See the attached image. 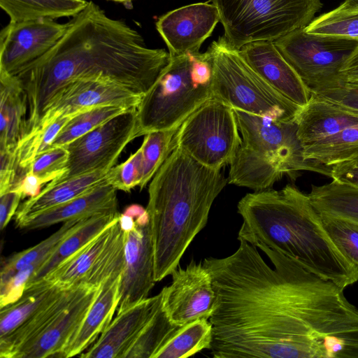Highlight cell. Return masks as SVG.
I'll return each instance as SVG.
<instances>
[{"mask_svg": "<svg viewBox=\"0 0 358 358\" xmlns=\"http://www.w3.org/2000/svg\"><path fill=\"white\" fill-rule=\"evenodd\" d=\"M224 258L208 257L217 296L209 320L215 358H303L322 318L317 277L264 245L241 240Z\"/></svg>", "mask_w": 358, "mask_h": 358, "instance_id": "1", "label": "cell"}, {"mask_svg": "<svg viewBox=\"0 0 358 358\" xmlns=\"http://www.w3.org/2000/svg\"><path fill=\"white\" fill-rule=\"evenodd\" d=\"M67 23L51 50L14 76L27 97L24 136L34 130L53 96L68 83L106 81L143 96L170 62L169 52L148 48L136 30L110 17L92 1Z\"/></svg>", "mask_w": 358, "mask_h": 358, "instance_id": "2", "label": "cell"}, {"mask_svg": "<svg viewBox=\"0 0 358 358\" xmlns=\"http://www.w3.org/2000/svg\"><path fill=\"white\" fill-rule=\"evenodd\" d=\"M238 240L264 245L343 289L358 281V268L333 243L308 194L293 185L249 193L238 203Z\"/></svg>", "mask_w": 358, "mask_h": 358, "instance_id": "3", "label": "cell"}, {"mask_svg": "<svg viewBox=\"0 0 358 358\" xmlns=\"http://www.w3.org/2000/svg\"><path fill=\"white\" fill-rule=\"evenodd\" d=\"M228 183L176 146L151 180L146 210L154 248L155 280L178 267L195 236L206 227L211 206Z\"/></svg>", "mask_w": 358, "mask_h": 358, "instance_id": "4", "label": "cell"}, {"mask_svg": "<svg viewBox=\"0 0 358 358\" xmlns=\"http://www.w3.org/2000/svg\"><path fill=\"white\" fill-rule=\"evenodd\" d=\"M213 69V98L235 110L275 120H296L302 107L267 83L224 36L214 41L206 51Z\"/></svg>", "mask_w": 358, "mask_h": 358, "instance_id": "5", "label": "cell"}, {"mask_svg": "<svg viewBox=\"0 0 358 358\" xmlns=\"http://www.w3.org/2000/svg\"><path fill=\"white\" fill-rule=\"evenodd\" d=\"M196 53V52H195ZM194 53L171 56L151 89L136 109L135 137L177 129L201 106L213 98L212 80L192 69Z\"/></svg>", "mask_w": 358, "mask_h": 358, "instance_id": "6", "label": "cell"}, {"mask_svg": "<svg viewBox=\"0 0 358 358\" xmlns=\"http://www.w3.org/2000/svg\"><path fill=\"white\" fill-rule=\"evenodd\" d=\"M210 1L219 11L224 38L238 50L253 41H274L306 27L322 6L320 0Z\"/></svg>", "mask_w": 358, "mask_h": 358, "instance_id": "7", "label": "cell"}, {"mask_svg": "<svg viewBox=\"0 0 358 358\" xmlns=\"http://www.w3.org/2000/svg\"><path fill=\"white\" fill-rule=\"evenodd\" d=\"M273 43L314 94L345 83L341 70L358 46L357 40L310 34L303 28L294 29Z\"/></svg>", "mask_w": 358, "mask_h": 358, "instance_id": "8", "label": "cell"}, {"mask_svg": "<svg viewBox=\"0 0 358 358\" xmlns=\"http://www.w3.org/2000/svg\"><path fill=\"white\" fill-rule=\"evenodd\" d=\"M240 134L233 108L212 98L180 125L175 140L198 162L221 170L235 157L242 143Z\"/></svg>", "mask_w": 358, "mask_h": 358, "instance_id": "9", "label": "cell"}, {"mask_svg": "<svg viewBox=\"0 0 358 358\" xmlns=\"http://www.w3.org/2000/svg\"><path fill=\"white\" fill-rule=\"evenodd\" d=\"M233 110L242 144L277 164L285 174L294 178L299 171H308L331 177V167L305 158L296 119L282 121Z\"/></svg>", "mask_w": 358, "mask_h": 358, "instance_id": "10", "label": "cell"}, {"mask_svg": "<svg viewBox=\"0 0 358 358\" xmlns=\"http://www.w3.org/2000/svg\"><path fill=\"white\" fill-rule=\"evenodd\" d=\"M136 109L128 110L100 124L66 146V172L56 183L87 173L110 170L136 138Z\"/></svg>", "mask_w": 358, "mask_h": 358, "instance_id": "11", "label": "cell"}, {"mask_svg": "<svg viewBox=\"0 0 358 358\" xmlns=\"http://www.w3.org/2000/svg\"><path fill=\"white\" fill-rule=\"evenodd\" d=\"M172 282L162 289V304L171 321L182 325L208 319L215 310L217 296L212 277L201 262L192 260L171 273Z\"/></svg>", "mask_w": 358, "mask_h": 358, "instance_id": "12", "label": "cell"}, {"mask_svg": "<svg viewBox=\"0 0 358 358\" xmlns=\"http://www.w3.org/2000/svg\"><path fill=\"white\" fill-rule=\"evenodd\" d=\"M142 97L113 83L76 80L64 85L53 96L29 134L44 129L60 117L76 115L99 106H115L129 110L136 109Z\"/></svg>", "mask_w": 358, "mask_h": 358, "instance_id": "13", "label": "cell"}, {"mask_svg": "<svg viewBox=\"0 0 358 358\" xmlns=\"http://www.w3.org/2000/svg\"><path fill=\"white\" fill-rule=\"evenodd\" d=\"M67 25L50 19L10 21L0 33V74L14 76L42 57L63 36Z\"/></svg>", "mask_w": 358, "mask_h": 358, "instance_id": "14", "label": "cell"}, {"mask_svg": "<svg viewBox=\"0 0 358 358\" xmlns=\"http://www.w3.org/2000/svg\"><path fill=\"white\" fill-rule=\"evenodd\" d=\"M135 220V228L124 231V264L117 313L148 298L156 282L150 217L145 215Z\"/></svg>", "mask_w": 358, "mask_h": 358, "instance_id": "15", "label": "cell"}, {"mask_svg": "<svg viewBox=\"0 0 358 358\" xmlns=\"http://www.w3.org/2000/svg\"><path fill=\"white\" fill-rule=\"evenodd\" d=\"M220 22L217 8L208 2L187 5L161 16L156 28L171 56L199 52Z\"/></svg>", "mask_w": 358, "mask_h": 358, "instance_id": "16", "label": "cell"}, {"mask_svg": "<svg viewBox=\"0 0 358 358\" xmlns=\"http://www.w3.org/2000/svg\"><path fill=\"white\" fill-rule=\"evenodd\" d=\"M162 291L117 313L108 327L85 352L84 358H125L146 324L161 306Z\"/></svg>", "mask_w": 358, "mask_h": 358, "instance_id": "17", "label": "cell"}, {"mask_svg": "<svg viewBox=\"0 0 358 358\" xmlns=\"http://www.w3.org/2000/svg\"><path fill=\"white\" fill-rule=\"evenodd\" d=\"M239 52L250 67L275 90L300 107L308 103L312 92L273 41L250 42Z\"/></svg>", "mask_w": 358, "mask_h": 358, "instance_id": "18", "label": "cell"}, {"mask_svg": "<svg viewBox=\"0 0 358 358\" xmlns=\"http://www.w3.org/2000/svg\"><path fill=\"white\" fill-rule=\"evenodd\" d=\"M100 288L85 284L75 299L15 358L59 357L82 324Z\"/></svg>", "mask_w": 358, "mask_h": 358, "instance_id": "19", "label": "cell"}, {"mask_svg": "<svg viewBox=\"0 0 358 358\" xmlns=\"http://www.w3.org/2000/svg\"><path fill=\"white\" fill-rule=\"evenodd\" d=\"M117 189L106 179L90 192L26 220L17 227L37 229L66 221L117 210Z\"/></svg>", "mask_w": 358, "mask_h": 358, "instance_id": "20", "label": "cell"}, {"mask_svg": "<svg viewBox=\"0 0 358 358\" xmlns=\"http://www.w3.org/2000/svg\"><path fill=\"white\" fill-rule=\"evenodd\" d=\"M121 275L112 274L101 285L82 324L59 357L79 356L108 327L119 304Z\"/></svg>", "mask_w": 358, "mask_h": 358, "instance_id": "21", "label": "cell"}, {"mask_svg": "<svg viewBox=\"0 0 358 358\" xmlns=\"http://www.w3.org/2000/svg\"><path fill=\"white\" fill-rule=\"evenodd\" d=\"M297 134L306 145L358 125V113L312 93L296 117Z\"/></svg>", "mask_w": 358, "mask_h": 358, "instance_id": "22", "label": "cell"}, {"mask_svg": "<svg viewBox=\"0 0 358 358\" xmlns=\"http://www.w3.org/2000/svg\"><path fill=\"white\" fill-rule=\"evenodd\" d=\"M108 171L99 170L59 182H48L38 195L20 206L15 214L16 225L90 192L106 180Z\"/></svg>", "mask_w": 358, "mask_h": 358, "instance_id": "23", "label": "cell"}, {"mask_svg": "<svg viewBox=\"0 0 358 358\" xmlns=\"http://www.w3.org/2000/svg\"><path fill=\"white\" fill-rule=\"evenodd\" d=\"M27 102L14 76L0 74V151L15 152L26 132Z\"/></svg>", "mask_w": 358, "mask_h": 358, "instance_id": "24", "label": "cell"}, {"mask_svg": "<svg viewBox=\"0 0 358 358\" xmlns=\"http://www.w3.org/2000/svg\"><path fill=\"white\" fill-rule=\"evenodd\" d=\"M84 285L62 289L19 328L0 340V357L15 358L21 349L35 339L75 299Z\"/></svg>", "mask_w": 358, "mask_h": 358, "instance_id": "25", "label": "cell"}, {"mask_svg": "<svg viewBox=\"0 0 358 358\" xmlns=\"http://www.w3.org/2000/svg\"><path fill=\"white\" fill-rule=\"evenodd\" d=\"M229 165L228 183L255 192L268 189L285 174L277 164L242 143Z\"/></svg>", "mask_w": 358, "mask_h": 358, "instance_id": "26", "label": "cell"}, {"mask_svg": "<svg viewBox=\"0 0 358 358\" xmlns=\"http://www.w3.org/2000/svg\"><path fill=\"white\" fill-rule=\"evenodd\" d=\"M118 211L97 214L88 217L73 233L66 237L42 262L27 286L43 279L58 265L81 249L111 225L120 216Z\"/></svg>", "mask_w": 358, "mask_h": 358, "instance_id": "27", "label": "cell"}, {"mask_svg": "<svg viewBox=\"0 0 358 358\" xmlns=\"http://www.w3.org/2000/svg\"><path fill=\"white\" fill-rule=\"evenodd\" d=\"M64 289L44 279L28 285L17 301L1 308L0 340L19 328Z\"/></svg>", "mask_w": 358, "mask_h": 358, "instance_id": "28", "label": "cell"}, {"mask_svg": "<svg viewBox=\"0 0 358 358\" xmlns=\"http://www.w3.org/2000/svg\"><path fill=\"white\" fill-rule=\"evenodd\" d=\"M111 225L58 265L43 279L64 289L83 284L84 278L93 266L109 237Z\"/></svg>", "mask_w": 358, "mask_h": 358, "instance_id": "29", "label": "cell"}, {"mask_svg": "<svg viewBox=\"0 0 358 358\" xmlns=\"http://www.w3.org/2000/svg\"><path fill=\"white\" fill-rule=\"evenodd\" d=\"M88 2L85 0H0V6L10 22H18L73 17Z\"/></svg>", "mask_w": 358, "mask_h": 358, "instance_id": "30", "label": "cell"}, {"mask_svg": "<svg viewBox=\"0 0 358 358\" xmlns=\"http://www.w3.org/2000/svg\"><path fill=\"white\" fill-rule=\"evenodd\" d=\"M304 157L332 167L358 159V125L303 146Z\"/></svg>", "mask_w": 358, "mask_h": 358, "instance_id": "31", "label": "cell"}, {"mask_svg": "<svg viewBox=\"0 0 358 358\" xmlns=\"http://www.w3.org/2000/svg\"><path fill=\"white\" fill-rule=\"evenodd\" d=\"M308 195L319 213L358 222L357 187L332 180L322 185H312Z\"/></svg>", "mask_w": 358, "mask_h": 358, "instance_id": "32", "label": "cell"}, {"mask_svg": "<svg viewBox=\"0 0 358 358\" xmlns=\"http://www.w3.org/2000/svg\"><path fill=\"white\" fill-rule=\"evenodd\" d=\"M213 326L208 319H197L180 325L155 358H187L203 349H209Z\"/></svg>", "mask_w": 358, "mask_h": 358, "instance_id": "33", "label": "cell"}, {"mask_svg": "<svg viewBox=\"0 0 358 358\" xmlns=\"http://www.w3.org/2000/svg\"><path fill=\"white\" fill-rule=\"evenodd\" d=\"M88 217L63 222L62 226L51 236L37 245L13 255L6 260L1 271V283L9 279L20 269L43 262L66 237L77 230Z\"/></svg>", "mask_w": 358, "mask_h": 358, "instance_id": "34", "label": "cell"}, {"mask_svg": "<svg viewBox=\"0 0 358 358\" xmlns=\"http://www.w3.org/2000/svg\"><path fill=\"white\" fill-rule=\"evenodd\" d=\"M124 239V231L120 227L118 217L111 225L109 237L83 284L100 287L112 274L122 273Z\"/></svg>", "mask_w": 358, "mask_h": 358, "instance_id": "35", "label": "cell"}, {"mask_svg": "<svg viewBox=\"0 0 358 358\" xmlns=\"http://www.w3.org/2000/svg\"><path fill=\"white\" fill-rule=\"evenodd\" d=\"M180 326L171 321L161 303L129 350L125 358H155Z\"/></svg>", "mask_w": 358, "mask_h": 358, "instance_id": "36", "label": "cell"}, {"mask_svg": "<svg viewBox=\"0 0 358 358\" xmlns=\"http://www.w3.org/2000/svg\"><path fill=\"white\" fill-rule=\"evenodd\" d=\"M74 115L62 116L43 130L28 134L18 143L15 155L20 179L37 156L47 151L61 129Z\"/></svg>", "mask_w": 358, "mask_h": 358, "instance_id": "37", "label": "cell"}, {"mask_svg": "<svg viewBox=\"0 0 358 358\" xmlns=\"http://www.w3.org/2000/svg\"><path fill=\"white\" fill-rule=\"evenodd\" d=\"M128 110L120 106H103L77 114L61 129L50 148L65 147L100 124Z\"/></svg>", "mask_w": 358, "mask_h": 358, "instance_id": "38", "label": "cell"}, {"mask_svg": "<svg viewBox=\"0 0 358 358\" xmlns=\"http://www.w3.org/2000/svg\"><path fill=\"white\" fill-rule=\"evenodd\" d=\"M179 128L150 132L144 136L143 148V176L139 185L143 189L176 146V134Z\"/></svg>", "mask_w": 358, "mask_h": 358, "instance_id": "39", "label": "cell"}, {"mask_svg": "<svg viewBox=\"0 0 358 358\" xmlns=\"http://www.w3.org/2000/svg\"><path fill=\"white\" fill-rule=\"evenodd\" d=\"M304 31L310 34L335 36L358 41V10L341 4L313 19Z\"/></svg>", "mask_w": 358, "mask_h": 358, "instance_id": "40", "label": "cell"}, {"mask_svg": "<svg viewBox=\"0 0 358 358\" xmlns=\"http://www.w3.org/2000/svg\"><path fill=\"white\" fill-rule=\"evenodd\" d=\"M320 213L329 237L342 255L358 268V222L341 216Z\"/></svg>", "mask_w": 358, "mask_h": 358, "instance_id": "41", "label": "cell"}, {"mask_svg": "<svg viewBox=\"0 0 358 358\" xmlns=\"http://www.w3.org/2000/svg\"><path fill=\"white\" fill-rule=\"evenodd\" d=\"M143 176V148L141 147L122 164L113 166L106 174V180L117 190L130 192L139 186Z\"/></svg>", "mask_w": 358, "mask_h": 358, "instance_id": "42", "label": "cell"}, {"mask_svg": "<svg viewBox=\"0 0 358 358\" xmlns=\"http://www.w3.org/2000/svg\"><path fill=\"white\" fill-rule=\"evenodd\" d=\"M68 156L66 147L50 148L37 156L27 171H30L50 182L57 180L66 172Z\"/></svg>", "mask_w": 358, "mask_h": 358, "instance_id": "43", "label": "cell"}, {"mask_svg": "<svg viewBox=\"0 0 358 358\" xmlns=\"http://www.w3.org/2000/svg\"><path fill=\"white\" fill-rule=\"evenodd\" d=\"M43 262L27 266L15 273L6 281L0 283V308L17 301L23 294L27 285Z\"/></svg>", "mask_w": 358, "mask_h": 358, "instance_id": "44", "label": "cell"}, {"mask_svg": "<svg viewBox=\"0 0 358 358\" xmlns=\"http://www.w3.org/2000/svg\"><path fill=\"white\" fill-rule=\"evenodd\" d=\"M315 94L358 113V83H345L339 87Z\"/></svg>", "mask_w": 358, "mask_h": 358, "instance_id": "45", "label": "cell"}, {"mask_svg": "<svg viewBox=\"0 0 358 358\" xmlns=\"http://www.w3.org/2000/svg\"><path fill=\"white\" fill-rule=\"evenodd\" d=\"M0 195L10 191L18 180L15 152L0 151Z\"/></svg>", "mask_w": 358, "mask_h": 358, "instance_id": "46", "label": "cell"}, {"mask_svg": "<svg viewBox=\"0 0 358 358\" xmlns=\"http://www.w3.org/2000/svg\"><path fill=\"white\" fill-rule=\"evenodd\" d=\"M50 181L44 178L39 177L30 171H27L20 178L11 190L20 193L22 199L29 196L33 197L41 192L42 186Z\"/></svg>", "mask_w": 358, "mask_h": 358, "instance_id": "47", "label": "cell"}, {"mask_svg": "<svg viewBox=\"0 0 358 358\" xmlns=\"http://www.w3.org/2000/svg\"><path fill=\"white\" fill-rule=\"evenodd\" d=\"M22 197L16 191L10 190L0 195V229L3 230L15 215Z\"/></svg>", "mask_w": 358, "mask_h": 358, "instance_id": "48", "label": "cell"}, {"mask_svg": "<svg viewBox=\"0 0 358 358\" xmlns=\"http://www.w3.org/2000/svg\"><path fill=\"white\" fill-rule=\"evenodd\" d=\"M330 178L358 188V162L351 161L332 166Z\"/></svg>", "mask_w": 358, "mask_h": 358, "instance_id": "49", "label": "cell"}, {"mask_svg": "<svg viewBox=\"0 0 358 358\" xmlns=\"http://www.w3.org/2000/svg\"><path fill=\"white\" fill-rule=\"evenodd\" d=\"M341 74L345 83H358V46L346 61Z\"/></svg>", "mask_w": 358, "mask_h": 358, "instance_id": "50", "label": "cell"}, {"mask_svg": "<svg viewBox=\"0 0 358 358\" xmlns=\"http://www.w3.org/2000/svg\"><path fill=\"white\" fill-rule=\"evenodd\" d=\"M119 222L122 229L125 232L133 230L136 225V220L134 217L123 213L120 215Z\"/></svg>", "mask_w": 358, "mask_h": 358, "instance_id": "51", "label": "cell"}, {"mask_svg": "<svg viewBox=\"0 0 358 358\" xmlns=\"http://www.w3.org/2000/svg\"><path fill=\"white\" fill-rule=\"evenodd\" d=\"M341 4L345 7L358 10V0H345Z\"/></svg>", "mask_w": 358, "mask_h": 358, "instance_id": "52", "label": "cell"}, {"mask_svg": "<svg viewBox=\"0 0 358 358\" xmlns=\"http://www.w3.org/2000/svg\"><path fill=\"white\" fill-rule=\"evenodd\" d=\"M118 3H130L132 0H111Z\"/></svg>", "mask_w": 358, "mask_h": 358, "instance_id": "53", "label": "cell"}, {"mask_svg": "<svg viewBox=\"0 0 358 358\" xmlns=\"http://www.w3.org/2000/svg\"><path fill=\"white\" fill-rule=\"evenodd\" d=\"M355 161H356V162H358V159H357V160H355Z\"/></svg>", "mask_w": 358, "mask_h": 358, "instance_id": "54", "label": "cell"}, {"mask_svg": "<svg viewBox=\"0 0 358 358\" xmlns=\"http://www.w3.org/2000/svg\"><path fill=\"white\" fill-rule=\"evenodd\" d=\"M111 1V0H110Z\"/></svg>", "mask_w": 358, "mask_h": 358, "instance_id": "55", "label": "cell"}]
</instances>
